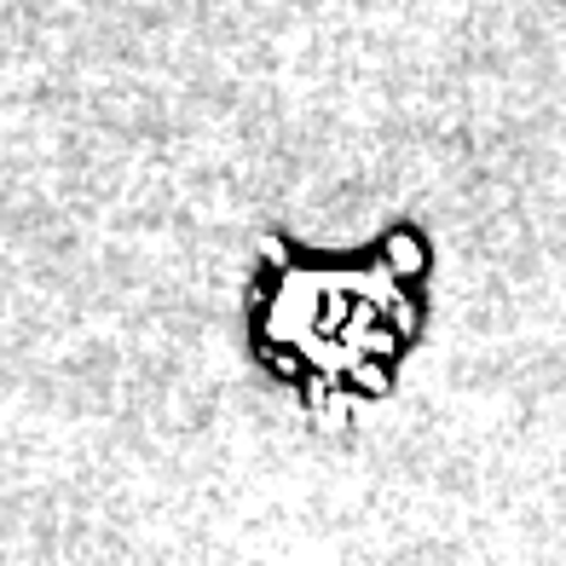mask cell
<instances>
[{
  "instance_id": "cell-1",
  "label": "cell",
  "mask_w": 566,
  "mask_h": 566,
  "mask_svg": "<svg viewBox=\"0 0 566 566\" xmlns=\"http://www.w3.org/2000/svg\"><path fill=\"white\" fill-rule=\"evenodd\" d=\"M410 301L388 272H290L266 313V342L290 347L306 370L318 376H358L365 365H381L399 353Z\"/></svg>"
}]
</instances>
